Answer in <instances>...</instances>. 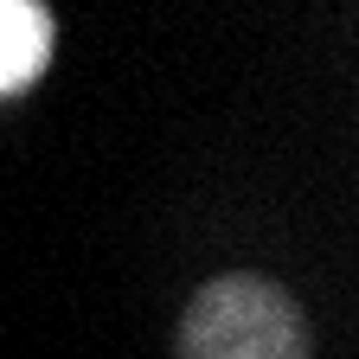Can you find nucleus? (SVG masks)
<instances>
[{"label": "nucleus", "instance_id": "1", "mask_svg": "<svg viewBox=\"0 0 359 359\" xmlns=\"http://www.w3.org/2000/svg\"><path fill=\"white\" fill-rule=\"evenodd\" d=\"M180 359H308V327L276 283L218 276L180 321Z\"/></svg>", "mask_w": 359, "mask_h": 359}, {"label": "nucleus", "instance_id": "2", "mask_svg": "<svg viewBox=\"0 0 359 359\" xmlns=\"http://www.w3.org/2000/svg\"><path fill=\"white\" fill-rule=\"evenodd\" d=\"M45 58H52V13L32 0H0V97L32 90Z\"/></svg>", "mask_w": 359, "mask_h": 359}]
</instances>
